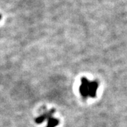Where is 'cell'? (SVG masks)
<instances>
[{"label":"cell","instance_id":"1","mask_svg":"<svg viewBox=\"0 0 127 127\" xmlns=\"http://www.w3.org/2000/svg\"><path fill=\"white\" fill-rule=\"evenodd\" d=\"M89 83L90 81L86 78H81V85L80 86V93L83 98H87L89 96Z\"/></svg>","mask_w":127,"mask_h":127},{"label":"cell","instance_id":"2","mask_svg":"<svg viewBox=\"0 0 127 127\" xmlns=\"http://www.w3.org/2000/svg\"><path fill=\"white\" fill-rule=\"evenodd\" d=\"M97 87H98V84L97 82H90V83H89V96L91 97H95Z\"/></svg>","mask_w":127,"mask_h":127}]
</instances>
